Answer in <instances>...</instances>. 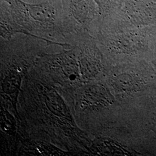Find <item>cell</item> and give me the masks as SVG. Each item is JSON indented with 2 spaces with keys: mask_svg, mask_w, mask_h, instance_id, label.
I'll list each match as a JSON object with an SVG mask.
<instances>
[{
  "mask_svg": "<svg viewBox=\"0 0 156 156\" xmlns=\"http://www.w3.org/2000/svg\"><path fill=\"white\" fill-rule=\"evenodd\" d=\"M8 4L1 11L30 30L46 28L56 23L58 14L56 9L48 2L40 4H29L21 0H2Z\"/></svg>",
  "mask_w": 156,
  "mask_h": 156,
  "instance_id": "cell-1",
  "label": "cell"
},
{
  "mask_svg": "<svg viewBox=\"0 0 156 156\" xmlns=\"http://www.w3.org/2000/svg\"><path fill=\"white\" fill-rule=\"evenodd\" d=\"M67 17L77 22L86 24L91 22L93 14V6L91 0H62Z\"/></svg>",
  "mask_w": 156,
  "mask_h": 156,
  "instance_id": "cell-2",
  "label": "cell"
}]
</instances>
